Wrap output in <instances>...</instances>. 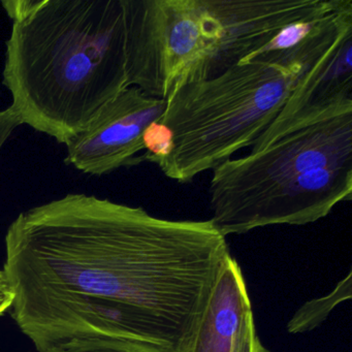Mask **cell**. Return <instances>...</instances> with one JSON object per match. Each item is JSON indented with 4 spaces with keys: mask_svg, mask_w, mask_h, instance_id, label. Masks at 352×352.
<instances>
[{
    "mask_svg": "<svg viewBox=\"0 0 352 352\" xmlns=\"http://www.w3.org/2000/svg\"><path fill=\"white\" fill-rule=\"evenodd\" d=\"M5 242L12 316L40 352L80 338L187 352L230 254L210 219H164L85 193L22 212Z\"/></svg>",
    "mask_w": 352,
    "mask_h": 352,
    "instance_id": "1",
    "label": "cell"
},
{
    "mask_svg": "<svg viewBox=\"0 0 352 352\" xmlns=\"http://www.w3.org/2000/svg\"><path fill=\"white\" fill-rule=\"evenodd\" d=\"M166 106V100L151 98L135 87L126 88L65 144V162L92 176L141 164L144 131L160 119Z\"/></svg>",
    "mask_w": 352,
    "mask_h": 352,
    "instance_id": "6",
    "label": "cell"
},
{
    "mask_svg": "<svg viewBox=\"0 0 352 352\" xmlns=\"http://www.w3.org/2000/svg\"><path fill=\"white\" fill-rule=\"evenodd\" d=\"M351 279L352 272L350 271L331 294L305 302L287 323L288 333H307L319 327L336 306L351 298Z\"/></svg>",
    "mask_w": 352,
    "mask_h": 352,
    "instance_id": "9",
    "label": "cell"
},
{
    "mask_svg": "<svg viewBox=\"0 0 352 352\" xmlns=\"http://www.w3.org/2000/svg\"><path fill=\"white\" fill-rule=\"evenodd\" d=\"M333 0H121L127 87L166 100L177 86L216 77L282 28Z\"/></svg>",
    "mask_w": 352,
    "mask_h": 352,
    "instance_id": "4",
    "label": "cell"
},
{
    "mask_svg": "<svg viewBox=\"0 0 352 352\" xmlns=\"http://www.w3.org/2000/svg\"><path fill=\"white\" fill-rule=\"evenodd\" d=\"M306 65L256 57L210 79L177 86L160 122L173 149L158 168L189 183L215 170L243 148L252 147L287 100Z\"/></svg>",
    "mask_w": 352,
    "mask_h": 352,
    "instance_id": "5",
    "label": "cell"
},
{
    "mask_svg": "<svg viewBox=\"0 0 352 352\" xmlns=\"http://www.w3.org/2000/svg\"><path fill=\"white\" fill-rule=\"evenodd\" d=\"M20 125H22L21 119L11 106L5 110H0V150L3 149L6 142Z\"/></svg>",
    "mask_w": 352,
    "mask_h": 352,
    "instance_id": "12",
    "label": "cell"
},
{
    "mask_svg": "<svg viewBox=\"0 0 352 352\" xmlns=\"http://www.w3.org/2000/svg\"><path fill=\"white\" fill-rule=\"evenodd\" d=\"M352 98V23L305 67L283 108L251 150L272 141L290 121L307 110Z\"/></svg>",
    "mask_w": 352,
    "mask_h": 352,
    "instance_id": "7",
    "label": "cell"
},
{
    "mask_svg": "<svg viewBox=\"0 0 352 352\" xmlns=\"http://www.w3.org/2000/svg\"><path fill=\"white\" fill-rule=\"evenodd\" d=\"M46 352H168L153 344L115 338H80L63 342Z\"/></svg>",
    "mask_w": 352,
    "mask_h": 352,
    "instance_id": "10",
    "label": "cell"
},
{
    "mask_svg": "<svg viewBox=\"0 0 352 352\" xmlns=\"http://www.w3.org/2000/svg\"><path fill=\"white\" fill-rule=\"evenodd\" d=\"M251 312L242 270L230 254L218 272L187 352H234L243 322Z\"/></svg>",
    "mask_w": 352,
    "mask_h": 352,
    "instance_id": "8",
    "label": "cell"
},
{
    "mask_svg": "<svg viewBox=\"0 0 352 352\" xmlns=\"http://www.w3.org/2000/svg\"><path fill=\"white\" fill-rule=\"evenodd\" d=\"M143 146L144 153L140 156V162H152L160 166L172 152V131L158 119L144 131Z\"/></svg>",
    "mask_w": 352,
    "mask_h": 352,
    "instance_id": "11",
    "label": "cell"
},
{
    "mask_svg": "<svg viewBox=\"0 0 352 352\" xmlns=\"http://www.w3.org/2000/svg\"><path fill=\"white\" fill-rule=\"evenodd\" d=\"M15 290L3 270H0V315L5 314L13 306Z\"/></svg>",
    "mask_w": 352,
    "mask_h": 352,
    "instance_id": "13",
    "label": "cell"
},
{
    "mask_svg": "<svg viewBox=\"0 0 352 352\" xmlns=\"http://www.w3.org/2000/svg\"><path fill=\"white\" fill-rule=\"evenodd\" d=\"M212 172L210 220L226 238L327 217L352 199V98L307 111L261 149Z\"/></svg>",
    "mask_w": 352,
    "mask_h": 352,
    "instance_id": "3",
    "label": "cell"
},
{
    "mask_svg": "<svg viewBox=\"0 0 352 352\" xmlns=\"http://www.w3.org/2000/svg\"><path fill=\"white\" fill-rule=\"evenodd\" d=\"M3 85L22 124L67 144L126 89L121 0H7Z\"/></svg>",
    "mask_w": 352,
    "mask_h": 352,
    "instance_id": "2",
    "label": "cell"
}]
</instances>
